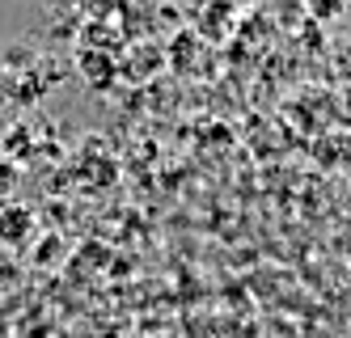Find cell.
I'll return each instance as SVG.
<instances>
[{
  "label": "cell",
  "mask_w": 351,
  "mask_h": 338,
  "mask_svg": "<svg viewBox=\"0 0 351 338\" xmlns=\"http://www.w3.org/2000/svg\"><path fill=\"white\" fill-rule=\"evenodd\" d=\"M81 64H85V76L93 85H106L110 81V60L97 56V51H81Z\"/></svg>",
  "instance_id": "obj_2"
},
{
  "label": "cell",
  "mask_w": 351,
  "mask_h": 338,
  "mask_svg": "<svg viewBox=\"0 0 351 338\" xmlns=\"http://www.w3.org/2000/svg\"><path fill=\"white\" fill-rule=\"evenodd\" d=\"M309 13H313V17H322V21H326V17H343V13H347V9H343V5H313V9H309Z\"/></svg>",
  "instance_id": "obj_5"
},
{
  "label": "cell",
  "mask_w": 351,
  "mask_h": 338,
  "mask_svg": "<svg viewBox=\"0 0 351 338\" xmlns=\"http://www.w3.org/2000/svg\"><path fill=\"white\" fill-rule=\"evenodd\" d=\"M34 212L26 203H0V245L5 250H21L34 237Z\"/></svg>",
  "instance_id": "obj_1"
},
{
  "label": "cell",
  "mask_w": 351,
  "mask_h": 338,
  "mask_svg": "<svg viewBox=\"0 0 351 338\" xmlns=\"http://www.w3.org/2000/svg\"><path fill=\"white\" fill-rule=\"evenodd\" d=\"M17 165H9V161H0V195H13V186H17Z\"/></svg>",
  "instance_id": "obj_4"
},
{
  "label": "cell",
  "mask_w": 351,
  "mask_h": 338,
  "mask_svg": "<svg viewBox=\"0 0 351 338\" xmlns=\"http://www.w3.org/2000/svg\"><path fill=\"white\" fill-rule=\"evenodd\" d=\"M60 250H64V241L56 237V232H47V241L34 250V263H43V267H47V263H56V258H60Z\"/></svg>",
  "instance_id": "obj_3"
}]
</instances>
